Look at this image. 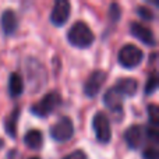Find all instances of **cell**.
<instances>
[{"label": "cell", "instance_id": "9", "mask_svg": "<svg viewBox=\"0 0 159 159\" xmlns=\"http://www.w3.org/2000/svg\"><path fill=\"white\" fill-rule=\"evenodd\" d=\"M145 129L143 126H130L124 131V141L131 149H138L145 141Z\"/></svg>", "mask_w": 159, "mask_h": 159}, {"label": "cell", "instance_id": "20", "mask_svg": "<svg viewBox=\"0 0 159 159\" xmlns=\"http://www.w3.org/2000/svg\"><path fill=\"white\" fill-rule=\"evenodd\" d=\"M61 159H88V157H87V154H85L84 151L77 149V151L70 152L69 155H66V157L61 158Z\"/></svg>", "mask_w": 159, "mask_h": 159}, {"label": "cell", "instance_id": "23", "mask_svg": "<svg viewBox=\"0 0 159 159\" xmlns=\"http://www.w3.org/2000/svg\"><path fill=\"white\" fill-rule=\"evenodd\" d=\"M30 159H39L38 157H32V158H30Z\"/></svg>", "mask_w": 159, "mask_h": 159}, {"label": "cell", "instance_id": "13", "mask_svg": "<svg viewBox=\"0 0 159 159\" xmlns=\"http://www.w3.org/2000/svg\"><path fill=\"white\" fill-rule=\"evenodd\" d=\"M24 143L31 149H41L43 145V134L41 130H30L24 135Z\"/></svg>", "mask_w": 159, "mask_h": 159}, {"label": "cell", "instance_id": "4", "mask_svg": "<svg viewBox=\"0 0 159 159\" xmlns=\"http://www.w3.org/2000/svg\"><path fill=\"white\" fill-rule=\"evenodd\" d=\"M74 135V126L70 117L63 116L60 117L52 127H50V137L59 143H66L71 140Z\"/></svg>", "mask_w": 159, "mask_h": 159}, {"label": "cell", "instance_id": "12", "mask_svg": "<svg viewBox=\"0 0 159 159\" xmlns=\"http://www.w3.org/2000/svg\"><path fill=\"white\" fill-rule=\"evenodd\" d=\"M2 28L4 31L6 35H13L17 31V27H18V21H17V16L11 8H7V10L3 11L2 14Z\"/></svg>", "mask_w": 159, "mask_h": 159}, {"label": "cell", "instance_id": "3", "mask_svg": "<svg viewBox=\"0 0 159 159\" xmlns=\"http://www.w3.org/2000/svg\"><path fill=\"white\" fill-rule=\"evenodd\" d=\"M60 102L61 98L57 92H49L36 105L31 106V112H32V115L38 116V117H46L60 105Z\"/></svg>", "mask_w": 159, "mask_h": 159}, {"label": "cell", "instance_id": "15", "mask_svg": "<svg viewBox=\"0 0 159 159\" xmlns=\"http://www.w3.org/2000/svg\"><path fill=\"white\" fill-rule=\"evenodd\" d=\"M8 91L13 98L20 96L24 92V80L18 73H11L10 80H8Z\"/></svg>", "mask_w": 159, "mask_h": 159}, {"label": "cell", "instance_id": "11", "mask_svg": "<svg viewBox=\"0 0 159 159\" xmlns=\"http://www.w3.org/2000/svg\"><path fill=\"white\" fill-rule=\"evenodd\" d=\"M115 88L117 89V92L120 93L123 98L124 96H134L138 89V82L135 81L134 78H130V77L120 78L116 82Z\"/></svg>", "mask_w": 159, "mask_h": 159}, {"label": "cell", "instance_id": "1", "mask_svg": "<svg viewBox=\"0 0 159 159\" xmlns=\"http://www.w3.org/2000/svg\"><path fill=\"white\" fill-rule=\"evenodd\" d=\"M67 41L70 42V45H73L75 48L87 49L93 43L95 35H93L92 30L85 22L77 21L73 24V27L67 32Z\"/></svg>", "mask_w": 159, "mask_h": 159}, {"label": "cell", "instance_id": "17", "mask_svg": "<svg viewBox=\"0 0 159 159\" xmlns=\"http://www.w3.org/2000/svg\"><path fill=\"white\" fill-rule=\"evenodd\" d=\"M148 117H149V121H151L152 127H158L159 124V110H158V106L157 105H149L148 106Z\"/></svg>", "mask_w": 159, "mask_h": 159}, {"label": "cell", "instance_id": "14", "mask_svg": "<svg viewBox=\"0 0 159 159\" xmlns=\"http://www.w3.org/2000/svg\"><path fill=\"white\" fill-rule=\"evenodd\" d=\"M18 117H20V107L11 110V113L6 117L4 120V130L11 138L17 135V124H18Z\"/></svg>", "mask_w": 159, "mask_h": 159}, {"label": "cell", "instance_id": "18", "mask_svg": "<svg viewBox=\"0 0 159 159\" xmlns=\"http://www.w3.org/2000/svg\"><path fill=\"white\" fill-rule=\"evenodd\" d=\"M135 11H137L138 16H140L143 20H145V21L154 20V13H152V10H149V8L145 7V6H138V7L135 8Z\"/></svg>", "mask_w": 159, "mask_h": 159}, {"label": "cell", "instance_id": "22", "mask_svg": "<svg viewBox=\"0 0 159 159\" xmlns=\"http://www.w3.org/2000/svg\"><path fill=\"white\" fill-rule=\"evenodd\" d=\"M4 147V141H3V138H0V149Z\"/></svg>", "mask_w": 159, "mask_h": 159}, {"label": "cell", "instance_id": "21", "mask_svg": "<svg viewBox=\"0 0 159 159\" xmlns=\"http://www.w3.org/2000/svg\"><path fill=\"white\" fill-rule=\"evenodd\" d=\"M110 18H112V21H117L119 18H120V7H119V4H116V3H113V4H110Z\"/></svg>", "mask_w": 159, "mask_h": 159}, {"label": "cell", "instance_id": "5", "mask_svg": "<svg viewBox=\"0 0 159 159\" xmlns=\"http://www.w3.org/2000/svg\"><path fill=\"white\" fill-rule=\"evenodd\" d=\"M92 129L95 131L96 140L102 144H107L112 138V129L107 116L103 112H96L92 119Z\"/></svg>", "mask_w": 159, "mask_h": 159}, {"label": "cell", "instance_id": "19", "mask_svg": "<svg viewBox=\"0 0 159 159\" xmlns=\"http://www.w3.org/2000/svg\"><path fill=\"white\" fill-rule=\"evenodd\" d=\"M144 159H159V152L155 147H148L143 154Z\"/></svg>", "mask_w": 159, "mask_h": 159}, {"label": "cell", "instance_id": "7", "mask_svg": "<svg viewBox=\"0 0 159 159\" xmlns=\"http://www.w3.org/2000/svg\"><path fill=\"white\" fill-rule=\"evenodd\" d=\"M106 81V74L102 70H95L89 74V77L87 78L84 84V93L88 98H93L99 93L102 85Z\"/></svg>", "mask_w": 159, "mask_h": 159}, {"label": "cell", "instance_id": "8", "mask_svg": "<svg viewBox=\"0 0 159 159\" xmlns=\"http://www.w3.org/2000/svg\"><path fill=\"white\" fill-rule=\"evenodd\" d=\"M103 102L113 116H117V119H121V116H123V96L117 92L115 87L106 91L103 96Z\"/></svg>", "mask_w": 159, "mask_h": 159}, {"label": "cell", "instance_id": "2", "mask_svg": "<svg viewBox=\"0 0 159 159\" xmlns=\"http://www.w3.org/2000/svg\"><path fill=\"white\" fill-rule=\"evenodd\" d=\"M144 59V53L140 48H137L133 43H127L119 50L117 60L119 64L124 69H134L140 66Z\"/></svg>", "mask_w": 159, "mask_h": 159}, {"label": "cell", "instance_id": "6", "mask_svg": "<svg viewBox=\"0 0 159 159\" xmlns=\"http://www.w3.org/2000/svg\"><path fill=\"white\" fill-rule=\"evenodd\" d=\"M71 6L67 0H57L50 13V22L55 27H63L70 17Z\"/></svg>", "mask_w": 159, "mask_h": 159}, {"label": "cell", "instance_id": "10", "mask_svg": "<svg viewBox=\"0 0 159 159\" xmlns=\"http://www.w3.org/2000/svg\"><path fill=\"white\" fill-rule=\"evenodd\" d=\"M130 32H131L133 36H135L138 41H141L143 43L148 45V46H155V43H157L154 32H152L148 27L140 24V22H135V21L131 22V24H130Z\"/></svg>", "mask_w": 159, "mask_h": 159}, {"label": "cell", "instance_id": "16", "mask_svg": "<svg viewBox=\"0 0 159 159\" xmlns=\"http://www.w3.org/2000/svg\"><path fill=\"white\" fill-rule=\"evenodd\" d=\"M157 88H158V75L155 71H152L151 75L148 77V81H147V84H145V93L151 95V93H154L155 91H157Z\"/></svg>", "mask_w": 159, "mask_h": 159}]
</instances>
